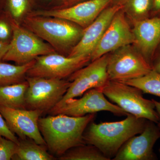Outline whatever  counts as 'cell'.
<instances>
[{"instance_id":"26","label":"cell","mask_w":160,"mask_h":160,"mask_svg":"<svg viewBox=\"0 0 160 160\" xmlns=\"http://www.w3.org/2000/svg\"><path fill=\"white\" fill-rule=\"evenodd\" d=\"M151 66L152 70L160 73V43L155 51Z\"/></svg>"},{"instance_id":"16","label":"cell","mask_w":160,"mask_h":160,"mask_svg":"<svg viewBox=\"0 0 160 160\" xmlns=\"http://www.w3.org/2000/svg\"><path fill=\"white\" fill-rule=\"evenodd\" d=\"M133 24L134 44L151 66L155 51L160 43V16L137 21Z\"/></svg>"},{"instance_id":"32","label":"cell","mask_w":160,"mask_h":160,"mask_svg":"<svg viewBox=\"0 0 160 160\" xmlns=\"http://www.w3.org/2000/svg\"><path fill=\"white\" fill-rule=\"evenodd\" d=\"M159 151L160 154V148L159 149Z\"/></svg>"},{"instance_id":"20","label":"cell","mask_w":160,"mask_h":160,"mask_svg":"<svg viewBox=\"0 0 160 160\" xmlns=\"http://www.w3.org/2000/svg\"><path fill=\"white\" fill-rule=\"evenodd\" d=\"M58 158L60 160H110L97 147L89 144L72 148Z\"/></svg>"},{"instance_id":"21","label":"cell","mask_w":160,"mask_h":160,"mask_svg":"<svg viewBox=\"0 0 160 160\" xmlns=\"http://www.w3.org/2000/svg\"><path fill=\"white\" fill-rule=\"evenodd\" d=\"M153 0H125L123 9L133 22L151 17Z\"/></svg>"},{"instance_id":"24","label":"cell","mask_w":160,"mask_h":160,"mask_svg":"<svg viewBox=\"0 0 160 160\" xmlns=\"http://www.w3.org/2000/svg\"><path fill=\"white\" fill-rule=\"evenodd\" d=\"M10 13L14 18L22 17L28 6V0H8Z\"/></svg>"},{"instance_id":"7","label":"cell","mask_w":160,"mask_h":160,"mask_svg":"<svg viewBox=\"0 0 160 160\" xmlns=\"http://www.w3.org/2000/svg\"><path fill=\"white\" fill-rule=\"evenodd\" d=\"M152 70L137 49L123 46L109 55L107 71L109 81L123 82L142 77Z\"/></svg>"},{"instance_id":"8","label":"cell","mask_w":160,"mask_h":160,"mask_svg":"<svg viewBox=\"0 0 160 160\" xmlns=\"http://www.w3.org/2000/svg\"><path fill=\"white\" fill-rule=\"evenodd\" d=\"M102 111L109 112L118 116L128 114L117 105L109 102L98 88L88 90L80 98L69 99L60 105H56L48 113L52 115L63 114L80 117Z\"/></svg>"},{"instance_id":"6","label":"cell","mask_w":160,"mask_h":160,"mask_svg":"<svg viewBox=\"0 0 160 160\" xmlns=\"http://www.w3.org/2000/svg\"><path fill=\"white\" fill-rule=\"evenodd\" d=\"M12 37L3 61H12L18 65L26 64L38 57L54 53L55 49L29 29L11 22Z\"/></svg>"},{"instance_id":"27","label":"cell","mask_w":160,"mask_h":160,"mask_svg":"<svg viewBox=\"0 0 160 160\" xmlns=\"http://www.w3.org/2000/svg\"><path fill=\"white\" fill-rule=\"evenodd\" d=\"M10 34L9 26L5 21H0V40L5 42L8 39Z\"/></svg>"},{"instance_id":"29","label":"cell","mask_w":160,"mask_h":160,"mask_svg":"<svg viewBox=\"0 0 160 160\" xmlns=\"http://www.w3.org/2000/svg\"><path fill=\"white\" fill-rule=\"evenodd\" d=\"M151 15H152V17L160 16V0H153V7Z\"/></svg>"},{"instance_id":"18","label":"cell","mask_w":160,"mask_h":160,"mask_svg":"<svg viewBox=\"0 0 160 160\" xmlns=\"http://www.w3.org/2000/svg\"><path fill=\"white\" fill-rule=\"evenodd\" d=\"M28 87L27 81L0 86V106L14 109H26L25 96Z\"/></svg>"},{"instance_id":"14","label":"cell","mask_w":160,"mask_h":160,"mask_svg":"<svg viewBox=\"0 0 160 160\" xmlns=\"http://www.w3.org/2000/svg\"><path fill=\"white\" fill-rule=\"evenodd\" d=\"M123 8V2H118L104 9L94 21L84 30L82 38L72 49L68 57H90L113 17Z\"/></svg>"},{"instance_id":"1","label":"cell","mask_w":160,"mask_h":160,"mask_svg":"<svg viewBox=\"0 0 160 160\" xmlns=\"http://www.w3.org/2000/svg\"><path fill=\"white\" fill-rule=\"evenodd\" d=\"M96 113L80 117L63 114L40 117L39 129L51 154L58 158L72 148L86 144L83 134Z\"/></svg>"},{"instance_id":"30","label":"cell","mask_w":160,"mask_h":160,"mask_svg":"<svg viewBox=\"0 0 160 160\" xmlns=\"http://www.w3.org/2000/svg\"><path fill=\"white\" fill-rule=\"evenodd\" d=\"M152 100L153 102H154L156 110L157 111L159 116V121L157 123V126L159 129L160 131V102H158V101H156L154 99Z\"/></svg>"},{"instance_id":"11","label":"cell","mask_w":160,"mask_h":160,"mask_svg":"<svg viewBox=\"0 0 160 160\" xmlns=\"http://www.w3.org/2000/svg\"><path fill=\"white\" fill-rule=\"evenodd\" d=\"M123 8L112 20L105 33L90 56L91 61L98 58L121 47L134 44L135 38Z\"/></svg>"},{"instance_id":"33","label":"cell","mask_w":160,"mask_h":160,"mask_svg":"<svg viewBox=\"0 0 160 160\" xmlns=\"http://www.w3.org/2000/svg\"><path fill=\"white\" fill-rule=\"evenodd\" d=\"M69 1H75V0H69Z\"/></svg>"},{"instance_id":"22","label":"cell","mask_w":160,"mask_h":160,"mask_svg":"<svg viewBox=\"0 0 160 160\" xmlns=\"http://www.w3.org/2000/svg\"><path fill=\"white\" fill-rule=\"evenodd\" d=\"M121 82L137 87L144 93L160 98V73L154 70L141 77Z\"/></svg>"},{"instance_id":"19","label":"cell","mask_w":160,"mask_h":160,"mask_svg":"<svg viewBox=\"0 0 160 160\" xmlns=\"http://www.w3.org/2000/svg\"><path fill=\"white\" fill-rule=\"evenodd\" d=\"M35 62V60L21 65L0 62V86L18 84L26 81L27 72L34 65Z\"/></svg>"},{"instance_id":"12","label":"cell","mask_w":160,"mask_h":160,"mask_svg":"<svg viewBox=\"0 0 160 160\" xmlns=\"http://www.w3.org/2000/svg\"><path fill=\"white\" fill-rule=\"evenodd\" d=\"M0 113L9 129L18 138H29L38 144L46 146L38 127V120L43 114L42 112L0 106Z\"/></svg>"},{"instance_id":"13","label":"cell","mask_w":160,"mask_h":160,"mask_svg":"<svg viewBox=\"0 0 160 160\" xmlns=\"http://www.w3.org/2000/svg\"><path fill=\"white\" fill-rule=\"evenodd\" d=\"M139 134L126 141L112 160H155L153 146L160 138V129L157 125L148 120L145 129Z\"/></svg>"},{"instance_id":"23","label":"cell","mask_w":160,"mask_h":160,"mask_svg":"<svg viewBox=\"0 0 160 160\" xmlns=\"http://www.w3.org/2000/svg\"><path fill=\"white\" fill-rule=\"evenodd\" d=\"M18 143L0 136V160H10L16 153Z\"/></svg>"},{"instance_id":"5","label":"cell","mask_w":160,"mask_h":160,"mask_svg":"<svg viewBox=\"0 0 160 160\" xmlns=\"http://www.w3.org/2000/svg\"><path fill=\"white\" fill-rule=\"evenodd\" d=\"M28 87L25 93L26 109L48 112L62 99L70 86V81L26 77Z\"/></svg>"},{"instance_id":"10","label":"cell","mask_w":160,"mask_h":160,"mask_svg":"<svg viewBox=\"0 0 160 160\" xmlns=\"http://www.w3.org/2000/svg\"><path fill=\"white\" fill-rule=\"evenodd\" d=\"M109 55L106 54L82 67L70 76L71 84L57 105L70 98L82 95L88 90L102 88L109 81L107 71Z\"/></svg>"},{"instance_id":"15","label":"cell","mask_w":160,"mask_h":160,"mask_svg":"<svg viewBox=\"0 0 160 160\" xmlns=\"http://www.w3.org/2000/svg\"><path fill=\"white\" fill-rule=\"evenodd\" d=\"M113 0H89L69 8L38 12L36 15L63 19L86 28Z\"/></svg>"},{"instance_id":"3","label":"cell","mask_w":160,"mask_h":160,"mask_svg":"<svg viewBox=\"0 0 160 160\" xmlns=\"http://www.w3.org/2000/svg\"><path fill=\"white\" fill-rule=\"evenodd\" d=\"M25 22L29 30L60 51L75 46L84 31L73 23L57 18L32 15Z\"/></svg>"},{"instance_id":"9","label":"cell","mask_w":160,"mask_h":160,"mask_svg":"<svg viewBox=\"0 0 160 160\" xmlns=\"http://www.w3.org/2000/svg\"><path fill=\"white\" fill-rule=\"evenodd\" d=\"M89 56L65 57L52 53L38 57L27 72V77L63 79L86 65Z\"/></svg>"},{"instance_id":"17","label":"cell","mask_w":160,"mask_h":160,"mask_svg":"<svg viewBox=\"0 0 160 160\" xmlns=\"http://www.w3.org/2000/svg\"><path fill=\"white\" fill-rule=\"evenodd\" d=\"M16 153L12 159L14 160H54L57 158L48 151L46 146L40 145L29 138H18Z\"/></svg>"},{"instance_id":"28","label":"cell","mask_w":160,"mask_h":160,"mask_svg":"<svg viewBox=\"0 0 160 160\" xmlns=\"http://www.w3.org/2000/svg\"><path fill=\"white\" fill-rule=\"evenodd\" d=\"M9 43L0 40V62L3 61V58L9 49Z\"/></svg>"},{"instance_id":"2","label":"cell","mask_w":160,"mask_h":160,"mask_svg":"<svg viewBox=\"0 0 160 160\" xmlns=\"http://www.w3.org/2000/svg\"><path fill=\"white\" fill-rule=\"evenodd\" d=\"M147 121L128 113L125 119L118 122L97 124L92 121L84 132L83 139L112 159L126 141L142 132Z\"/></svg>"},{"instance_id":"4","label":"cell","mask_w":160,"mask_h":160,"mask_svg":"<svg viewBox=\"0 0 160 160\" xmlns=\"http://www.w3.org/2000/svg\"><path fill=\"white\" fill-rule=\"evenodd\" d=\"M99 89L127 113L156 124L158 122L159 116L154 102L143 97L142 92L138 88L121 82L109 81Z\"/></svg>"},{"instance_id":"31","label":"cell","mask_w":160,"mask_h":160,"mask_svg":"<svg viewBox=\"0 0 160 160\" xmlns=\"http://www.w3.org/2000/svg\"><path fill=\"white\" fill-rule=\"evenodd\" d=\"M117 1H118V2H124V1L125 0H117Z\"/></svg>"},{"instance_id":"25","label":"cell","mask_w":160,"mask_h":160,"mask_svg":"<svg viewBox=\"0 0 160 160\" xmlns=\"http://www.w3.org/2000/svg\"><path fill=\"white\" fill-rule=\"evenodd\" d=\"M0 136H3L18 144V137L9 129L6 121L0 113Z\"/></svg>"}]
</instances>
